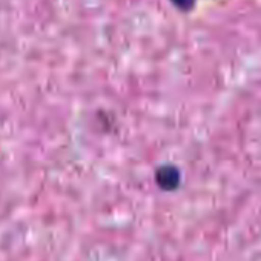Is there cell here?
Listing matches in <instances>:
<instances>
[{"label":"cell","instance_id":"6da1fadb","mask_svg":"<svg viewBox=\"0 0 261 261\" xmlns=\"http://www.w3.org/2000/svg\"><path fill=\"white\" fill-rule=\"evenodd\" d=\"M180 171L171 165H165L155 172V181L165 191H174L180 185Z\"/></svg>","mask_w":261,"mask_h":261},{"label":"cell","instance_id":"7a4b0ae2","mask_svg":"<svg viewBox=\"0 0 261 261\" xmlns=\"http://www.w3.org/2000/svg\"><path fill=\"white\" fill-rule=\"evenodd\" d=\"M172 2H174L178 8H181V10H189V8H192V5H194L195 0H172Z\"/></svg>","mask_w":261,"mask_h":261}]
</instances>
